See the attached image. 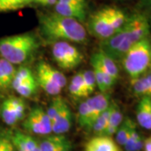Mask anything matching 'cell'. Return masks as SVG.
<instances>
[{"label":"cell","instance_id":"f35d334b","mask_svg":"<svg viewBox=\"0 0 151 151\" xmlns=\"http://www.w3.org/2000/svg\"><path fill=\"white\" fill-rule=\"evenodd\" d=\"M118 1H128V0H118Z\"/></svg>","mask_w":151,"mask_h":151},{"label":"cell","instance_id":"ac0fdd59","mask_svg":"<svg viewBox=\"0 0 151 151\" xmlns=\"http://www.w3.org/2000/svg\"><path fill=\"white\" fill-rule=\"evenodd\" d=\"M111 112L108 119V123L107 129L104 132V136L112 137L116 134L119 127L124 121V115L119 107V105L116 103H111Z\"/></svg>","mask_w":151,"mask_h":151},{"label":"cell","instance_id":"d4e9b609","mask_svg":"<svg viewBox=\"0 0 151 151\" xmlns=\"http://www.w3.org/2000/svg\"><path fill=\"white\" fill-rule=\"evenodd\" d=\"M36 80L35 76L34 75L33 71L30 68L26 66H20L18 69H16V72L14 77V80L12 81L11 87L14 89L17 86L20 85L22 83L28 82Z\"/></svg>","mask_w":151,"mask_h":151},{"label":"cell","instance_id":"2e32d148","mask_svg":"<svg viewBox=\"0 0 151 151\" xmlns=\"http://www.w3.org/2000/svg\"><path fill=\"white\" fill-rule=\"evenodd\" d=\"M151 70L146 71L144 75L131 79V88L138 97H150Z\"/></svg>","mask_w":151,"mask_h":151},{"label":"cell","instance_id":"7402d4cb","mask_svg":"<svg viewBox=\"0 0 151 151\" xmlns=\"http://www.w3.org/2000/svg\"><path fill=\"white\" fill-rule=\"evenodd\" d=\"M77 122L81 128L87 131H91V128H92L91 112L88 103L86 100L82 101L79 104L78 112H77Z\"/></svg>","mask_w":151,"mask_h":151},{"label":"cell","instance_id":"30bf717a","mask_svg":"<svg viewBox=\"0 0 151 151\" xmlns=\"http://www.w3.org/2000/svg\"><path fill=\"white\" fill-rule=\"evenodd\" d=\"M91 64L96 79L97 87L102 93H108L113 88L116 81L103 70V67L98 64V62L92 56Z\"/></svg>","mask_w":151,"mask_h":151},{"label":"cell","instance_id":"cb8c5ba5","mask_svg":"<svg viewBox=\"0 0 151 151\" xmlns=\"http://www.w3.org/2000/svg\"><path fill=\"white\" fill-rule=\"evenodd\" d=\"M145 139L138 132L136 127L131 131L129 137L124 145L125 151H140L144 149Z\"/></svg>","mask_w":151,"mask_h":151},{"label":"cell","instance_id":"4dcf8cb0","mask_svg":"<svg viewBox=\"0 0 151 151\" xmlns=\"http://www.w3.org/2000/svg\"><path fill=\"white\" fill-rule=\"evenodd\" d=\"M65 103V101L62 97L56 96L54 99L51 101V103L49 104V107L46 110V113L49 116V118L51 121V124L53 122V120L55 119V117L57 116V114L59 113L60 110L61 109L63 104Z\"/></svg>","mask_w":151,"mask_h":151},{"label":"cell","instance_id":"5b68a950","mask_svg":"<svg viewBox=\"0 0 151 151\" xmlns=\"http://www.w3.org/2000/svg\"><path fill=\"white\" fill-rule=\"evenodd\" d=\"M36 81L38 86L41 87L50 96H58L66 85L65 76L45 61L39 62L36 67Z\"/></svg>","mask_w":151,"mask_h":151},{"label":"cell","instance_id":"3957f363","mask_svg":"<svg viewBox=\"0 0 151 151\" xmlns=\"http://www.w3.org/2000/svg\"><path fill=\"white\" fill-rule=\"evenodd\" d=\"M39 47L35 35L19 34L0 39V55L13 65H20L32 57Z\"/></svg>","mask_w":151,"mask_h":151},{"label":"cell","instance_id":"44dd1931","mask_svg":"<svg viewBox=\"0 0 151 151\" xmlns=\"http://www.w3.org/2000/svg\"><path fill=\"white\" fill-rule=\"evenodd\" d=\"M135 127H136V124L132 119H129V118L124 119L115 134H116V143L119 146H124L129 137L130 134H131V131Z\"/></svg>","mask_w":151,"mask_h":151},{"label":"cell","instance_id":"74e56055","mask_svg":"<svg viewBox=\"0 0 151 151\" xmlns=\"http://www.w3.org/2000/svg\"><path fill=\"white\" fill-rule=\"evenodd\" d=\"M146 2V4H147V6L151 10V0H145Z\"/></svg>","mask_w":151,"mask_h":151},{"label":"cell","instance_id":"9c48e42d","mask_svg":"<svg viewBox=\"0 0 151 151\" xmlns=\"http://www.w3.org/2000/svg\"><path fill=\"white\" fill-rule=\"evenodd\" d=\"M71 125L72 113L68 104L65 102L52 122V133L54 134L64 135L70 129Z\"/></svg>","mask_w":151,"mask_h":151},{"label":"cell","instance_id":"d6986e66","mask_svg":"<svg viewBox=\"0 0 151 151\" xmlns=\"http://www.w3.org/2000/svg\"><path fill=\"white\" fill-rule=\"evenodd\" d=\"M68 91L70 96L74 98H85L89 97L83 79L82 71L76 73L70 78V83L68 86Z\"/></svg>","mask_w":151,"mask_h":151},{"label":"cell","instance_id":"8d00e7d4","mask_svg":"<svg viewBox=\"0 0 151 151\" xmlns=\"http://www.w3.org/2000/svg\"><path fill=\"white\" fill-rule=\"evenodd\" d=\"M144 150L145 151H151V136L149 137L148 139H145Z\"/></svg>","mask_w":151,"mask_h":151},{"label":"cell","instance_id":"f1b7e54d","mask_svg":"<svg viewBox=\"0 0 151 151\" xmlns=\"http://www.w3.org/2000/svg\"><path fill=\"white\" fill-rule=\"evenodd\" d=\"M7 99L10 104L12 109L14 110V112L15 113L19 122H20L25 117L26 105H25L24 101L22 99L21 97H14V96L8 97Z\"/></svg>","mask_w":151,"mask_h":151},{"label":"cell","instance_id":"ffe728a7","mask_svg":"<svg viewBox=\"0 0 151 151\" xmlns=\"http://www.w3.org/2000/svg\"><path fill=\"white\" fill-rule=\"evenodd\" d=\"M16 72L14 65L8 60L0 58V89L10 87Z\"/></svg>","mask_w":151,"mask_h":151},{"label":"cell","instance_id":"8992f818","mask_svg":"<svg viewBox=\"0 0 151 151\" xmlns=\"http://www.w3.org/2000/svg\"><path fill=\"white\" fill-rule=\"evenodd\" d=\"M51 54L60 68L65 70L75 69L83 60L81 51L73 45L65 41L52 43Z\"/></svg>","mask_w":151,"mask_h":151},{"label":"cell","instance_id":"52a82bcc","mask_svg":"<svg viewBox=\"0 0 151 151\" xmlns=\"http://www.w3.org/2000/svg\"><path fill=\"white\" fill-rule=\"evenodd\" d=\"M89 29L101 40H108L115 34L111 18V6H105L94 12L89 19Z\"/></svg>","mask_w":151,"mask_h":151},{"label":"cell","instance_id":"ab89813d","mask_svg":"<svg viewBox=\"0 0 151 151\" xmlns=\"http://www.w3.org/2000/svg\"><path fill=\"white\" fill-rule=\"evenodd\" d=\"M150 97H151V87H150Z\"/></svg>","mask_w":151,"mask_h":151},{"label":"cell","instance_id":"4316f807","mask_svg":"<svg viewBox=\"0 0 151 151\" xmlns=\"http://www.w3.org/2000/svg\"><path fill=\"white\" fill-rule=\"evenodd\" d=\"M0 115H1L3 122L8 126H14L19 123V120L17 119L16 115L14 112V110L11 108L10 104L7 98L1 105Z\"/></svg>","mask_w":151,"mask_h":151},{"label":"cell","instance_id":"277c9868","mask_svg":"<svg viewBox=\"0 0 151 151\" xmlns=\"http://www.w3.org/2000/svg\"><path fill=\"white\" fill-rule=\"evenodd\" d=\"M122 65L131 79L144 75L151 62V42L150 37L134 44L121 58Z\"/></svg>","mask_w":151,"mask_h":151},{"label":"cell","instance_id":"484cf974","mask_svg":"<svg viewBox=\"0 0 151 151\" xmlns=\"http://www.w3.org/2000/svg\"><path fill=\"white\" fill-rule=\"evenodd\" d=\"M110 105H111V103H110ZM110 112H111V106H109V108L105 112H103L93 123L92 129H91V132H92V134L95 136H103L104 134V132L108 126Z\"/></svg>","mask_w":151,"mask_h":151},{"label":"cell","instance_id":"836d02e7","mask_svg":"<svg viewBox=\"0 0 151 151\" xmlns=\"http://www.w3.org/2000/svg\"><path fill=\"white\" fill-rule=\"evenodd\" d=\"M58 2L65 3V4H71V5H75L77 6V7H81V8L87 9V3H86V0H58Z\"/></svg>","mask_w":151,"mask_h":151},{"label":"cell","instance_id":"8fae6325","mask_svg":"<svg viewBox=\"0 0 151 151\" xmlns=\"http://www.w3.org/2000/svg\"><path fill=\"white\" fill-rule=\"evenodd\" d=\"M84 151H121L119 145L108 136H94L87 141Z\"/></svg>","mask_w":151,"mask_h":151},{"label":"cell","instance_id":"e575fe53","mask_svg":"<svg viewBox=\"0 0 151 151\" xmlns=\"http://www.w3.org/2000/svg\"><path fill=\"white\" fill-rule=\"evenodd\" d=\"M58 151H72V144L67 138H65L62 142Z\"/></svg>","mask_w":151,"mask_h":151},{"label":"cell","instance_id":"83f0119b","mask_svg":"<svg viewBox=\"0 0 151 151\" xmlns=\"http://www.w3.org/2000/svg\"><path fill=\"white\" fill-rule=\"evenodd\" d=\"M32 4V0H0V13L21 9Z\"/></svg>","mask_w":151,"mask_h":151},{"label":"cell","instance_id":"4fadbf2b","mask_svg":"<svg viewBox=\"0 0 151 151\" xmlns=\"http://www.w3.org/2000/svg\"><path fill=\"white\" fill-rule=\"evenodd\" d=\"M9 135L16 151H41L39 142L32 136L20 131H15Z\"/></svg>","mask_w":151,"mask_h":151},{"label":"cell","instance_id":"7c38bea8","mask_svg":"<svg viewBox=\"0 0 151 151\" xmlns=\"http://www.w3.org/2000/svg\"><path fill=\"white\" fill-rule=\"evenodd\" d=\"M91 112V121L92 126L95 120L103 113L105 112L110 106L109 97L107 93H97L92 97H88L86 100ZM92 129V128H91Z\"/></svg>","mask_w":151,"mask_h":151},{"label":"cell","instance_id":"7a4b0ae2","mask_svg":"<svg viewBox=\"0 0 151 151\" xmlns=\"http://www.w3.org/2000/svg\"><path fill=\"white\" fill-rule=\"evenodd\" d=\"M38 19L40 32L50 43L65 41L84 44L87 41L86 29L76 19L60 15L55 12L40 13Z\"/></svg>","mask_w":151,"mask_h":151},{"label":"cell","instance_id":"6da1fadb","mask_svg":"<svg viewBox=\"0 0 151 151\" xmlns=\"http://www.w3.org/2000/svg\"><path fill=\"white\" fill-rule=\"evenodd\" d=\"M150 25L144 14L135 13L112 37L103 40L101 50L113 60H121L134 44L150 37Z\"/></svg>","mask_w":151,"mask_h":151},{"label":"cell","instance_id":"ba28073f","mask_svg":"<svg viewBox=\"0 0 151 151\" xmlns=\"http://www.w3.org/2000/svg\"><path fill=\"white\" fill-rule=\"evenodd\" d=\"M24 129L32 134L45 136L52 134L51 121L46 111L40 107L30 110L24 121Z\"/></svg>","mask_w":151,"mask_h":151},{"label":"cell","instance_id":"d590c367","mask_svg":"<svg viewBox=\"0 0 151 151\" xmlns=\"http://www.w3.org/2000/svg\"><path fill=\"white\" fill-rule=\"evenodd\" d=\"M58 0H32V3L42 6H54Z\"/></svg>","mask_w":151,"mask_h":151},{"label":"cell","instance_id":"d6a6232c","mask_svg":"<svg viewBox=\"0 0 151 151\" xmlns=\"http://www.w3.org/2000/svg\"><path fill=\"white\" fill-rule=\"evenodd\" d=\"M0 151H16L9 134L0 133Z\"/></svg>","mask_w":151,"mask_h":151},{"label":"cell","instance_id":"1f68e13d","mask_svg":"<svg viewBox=\"0 0 151 151\" xmlns=\"http://www.w3.org/2000/svg\"><path fill=\"white\" fill-rule=\"evenodd\" d=\"M82 75H83V79H84V82L86 85V91L88 95H92L94 92L96 87H97V83H96V79L94 76V73L93 70H86L82 71Z\"/></svg>","mask_w":151,"mask_h":151},{"label":"cell","instance_id":"9a60e30c","mask_svg":"<svg viewBox=\"0 0 151 151\" xmlns=\"http://www.w3.org/2000/svg\"><path fill=\"white\" fill-rule=\"evenodd\" d=\"M137 122L145 129L151 130V97H143L136 109Z\"/></svg>","mask_w":151,"mask_h":151},{"label":"cell","instance_id":"e0dca14e","mask_svg":"<svg viewBox=\"0 0 151 151\" xmlns=\"http://www.w3.org/2000/svg\"><path fill=\"white\" fill-rule=\"evenodd\" d=\"M92 57L97 60L98 64L101 65L108 75L111 76L115 81H117L119 78V70L118 65H116L113 58L104 53L103 50H98L94 53Z\"/></svg>","mask_w":151,"mask_h":151},{"label":"cell","instance_id":"f546056e","mask_svg":"<svg viewBox=\"0 0 151 151\" xmlns=\"http://www.w3.org/2000/svg\"><path fill=\"white\" fill-rule=\"evenodd\" d=\"M38 84L36 80L31 81H28L22 83L20 85L17 86L16 87L14 88V90L22 97H32L33 95L35 94V92L37 91Z\"/></svg>","mask_w":151,"mask_h":151},{"label":"cell","instance_id":"5bb4252c","mask_svg":"<svg viewBox=\"0 0 151 151\" xmlns=\"http://www.w3.org/2000/svg\"><path fill=\"white\" fill-rule=\"evenodd\" d=\"M55 12L62 16L76 19L79 22H84L86 19V9L84 8L71 5L69 4L57 2L54 5Z\"/></svg>","mask_w":151,"mask_h":151},{"label":"cell","instance_id":"603a6c76","mask_svg":"<svg viewBox=\"0 0 151 151\" xmlns=\"http://www.w3.org/2000/svg\"><path fill=\"white\" fill-rule=\"evenodd\" d=\"M65 138V135H49L39 142L41 151H58Z\"/></svg>","mask_w":151,"mask_h":151}]
</instances>
